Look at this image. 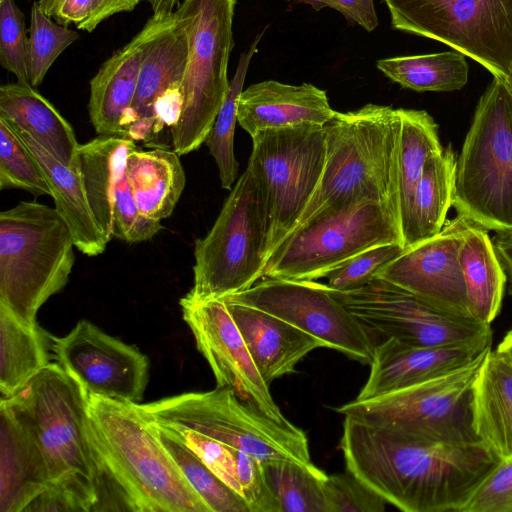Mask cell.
Returning a JSON list of instances; mask_svg holds the SVG:
<instances>
[{"instance_id": "obj_47", "label": "cell", "mask_w": 512, "mask_h": 512, "mask_svg": "<svg viewBox=\"0 0 512 512\" xmlns=\"http://www.w3.org/2000/svg\"><path fill=\"white\" fill-rule=\"evenodd\" d=\"M291 4L309 5L313 10L331 8L338 11L349 25L360 26L367 32L379 25L374 0H287Z\"/></svg>"}, {"instance_id": "obj_49", "label": "cell", "mask_w": 512, "mask_h": 512, "mask_svg": "<svg viewBox=\"0 0 512 512\" xmlns=\"http://www.w3.org/2000/svg\"><path fill=\"white\" fill-rule=\"evenodd\" d=\"M143 1L145 0H93L91 17L81 30L91 33L106 19L118 13L130 12Z\"/></svg>"}, {"instance_id": "obj_32", "label": "cell", "mask_w": 512, "mask_h": 512, "mask_svg": "<svg viewBox=\"0 0 512 512\" xmlns=\"http://www.w3.org/2000/svg\"><path fill=\"white\" fill-rule=\"evenodd\" d=\"M398 110L400 128L397 151V204L403 234L425 164L444 148L440 143L437 124L430 114L424 110Z\"/></svg>"}, {"instance_id": "obj_52", "label": "cell", "mask_w": 512, "mask_h": 512, "mask_svg": "<svg viewBox=\"0 0 512 512\" xmlns=\"http://www.w3.org/2000/svg\"><path fill=\"white\" fill-rule=\"evenodd\" d=\"M495 351L512 364V328L506 333Z\"/></svg>"}, {"instance_id": "obj_50", "label": "cell", "mask_w": 512, "mask_h": 512, "mask_svg": "<svg viewBox=\"0 0 512 512\" xmlns=\"http://www.w3.org/2000/svg\"><path fill=\"white\" fill-rule=\"evenodd\" d=\"M492 243L505 274L512 284V235L496 232Z\"/></svg>"}, {"instance_id": "obj_46", "label": "cell", "mask_w": 512, "mask_h": 512, "mask_svg": "<svg viewBox=\"0 0 512 512\" xmlns=\"http://www.w3.org/2000/svg\"><path fill=\"white\" fill-rule=\"evenodd\" d=\"M237 464L241 495L250 512H281L268 483L263 462L238 450Z\"/></svg>"}, {"instance_id": "obj_24", "label": "cell", "mask_w": 512, "mask_h": 512, "mask_svg": "<svg viewBox=\"0 0 512 512\" xmlns=\"http://www.w3.org/2000/svg\"><path fill=\"white\" fill-rule=\"evenodd\" d=\"M50 484L37 444L0 403V512H24Z\"/></svg>"}, {"instance_id": "obj_15", "label": "cell", "mask_w": 512, "mask_h": 512, "mask_svg": "<svg viewBox=\"0 0 512 512\" xmlns=\"http://www.w3.org/2000/svg\"><path fill=\"white\" fill-rule=\"evenodd\" d=\"M225 300L270 313L362 364H370L376 344L370 332L330 292L311 280L268 278Z\"/></svg>"}, {"instance_id": "obj_42", "label": "cell", "mask_w": 512, "mask_h": 512, "mask_svg": "<svg viewBox=\"0 0 512 512\" xmlns=\"http://www.w3.org/2000/svg\"><path fill=\"white\" fill-rule=\"evenodd\" d=\"M324 493L327 512H383L387 503L348 470L328 475Z\"/></svg>"}, {"instance_id": "obj_23", "label": "cell", "mask_w": 512, "mask_h": 512, "mask_svg": "<svg viewBox=\"0 0 512 512\" xmlns=\"http://www.w3.org/2000/svg\"><path fill=\"white\" fill-rule=\"evenodd\" d=\"M250 354L265 381L295 372L296 365L311 351L324 347L307 332L260 309L225 300Z\"/></svg>"}, {"instance_id": "obj_53", "label": "cell", "mask_w": 512, "mask_h": 512, "mask_svg": "<svg viewBox=\"0 0 512 512\" xmlns=\"http://www.w3.org/2000/svg\"><path fill=\"white\" fill-rule=\"evenodd\" d=\"M506 86L508 87V89L510 90V92L512 93V71L510 73V75L508 76L507 79L504 80Z\"/></svg>"}, {"instance_id": "obj_33", "label": "cell", "mask_w": 512, "mask_h": 512, "mask_svg": "<svg viewBox=\"0 0 512 512\" xmlns=\"http://www.w3.org/2000/svg\"><path fill=\"white\" fill-rule=\"evenodd\" d=\"M48 350L50 335L0 306V400L14 395L50 364Z\"/></svg>"}, {"instance_id": "obj_25", "label": "cell", "mask_w": 512, "mask_h": 512, "mask_svg": "<svg viewBox=\"0 0 512 512\" xmlns=\"http://www.w3.org/2000/svg\"><path fill=\"white\" fill-rule=\"evenodd\" d=\"M0 117L25 131L57 160L80 173L79 147L72 125L30 84L0 87Z\"/></svg>"}, {"instance_id": "obj_39", "label": "cell", "mask_w": 512, "mask_h": 512, "mask_svg": "<svg viewBox=\"0 0 512 512\" xmlns=\"http://www.w3.org/2000/svg\"><path fill=\"white\" fill-rule=\"evenodd\" d=\"M0 189L51 196L46 177L14 128L0 117Z\"/></svg>"}, {"instance_id": "obj_34", "label": "cell", "mask_w": 512, "mask_h": 512, "mask_svg": "<svg viewBox=\"0 0 512 512\" xmlns=\"http://www.w3.org/2000/svg\"><path fill=\"white\" fill-rule=\"evenodd\" d=\"M376 67L393 82L417 92L460 90L469 72L466 56L455 50L384 58L376 61Z\"/></svg>"}, {"instance_id": "obj_26", "label": "cell", "mask_w": 512, "mask_h": 512, "mask_svg": "<svg viewBox=\"0 0 512 512\" xmlns=\"http://www.w3.org/2000/svg\"><path fill=\"white\" fill-rule=\"evenodd\" d=\"M12 127L41 167L55 209L67 224L75 247L90 257L104 253L109 241L92 212L81 174L53 157L25 131Z\"/></svg>"}, {"instance_id": "obj_19", "label": "cell", "mask_w": 512, "mask_h": 512, "mask_svg": "<svg viewBox=\"0 0 512 512\" xmlns=\"http://www.w3.org/2000/svg\"><path fill=\"white\" fill-rule=\"evenodd\" d=\"M175 21L174 12L152 15L141 30L102 63L90 81L88 113L98 135L123 138V121L135 97L148 51Z\"/></svg>"}, {"instance_id": "obj_20", "label": "cell", "mask_w": 512, "mask_h": 512, "mask_svg": "<svg viewBox=\"0 0 512 512\" xmlns=\"http://www.w3.org/2000/svg\"><path fill=\"white\" fill-rule=\"evenodd\" d=\"M491 350V344L412 346L393 338L376 344L366 383L357 400L378 397L462 369Z\"/></svg>"}, {"instance_id": "obj_17", "label": "cell", "mask_w": 512, "mask_h": 512, "mask_svg": "<svg viewBox=\"0 0 512 512\" xmlns=\"http://www.w3.org/2000/svg\"><path fill=\"white\" fill-rule=\"evenodd\" d=\"M50 350L89 395L133 404L143 399L149 359L92 322L81 320L65 336H50Z\"/></svg>"}, {"instance_id": "obj_16", "label": "cell", "mask_w": 512, "mask_h": 512, "mask_svg": "<svg viewBox=\"0 0 512 512\" xmlns=\"http://www.w3.org/2000/svg\"><path fill=\"white\" fill-rule=\"evenodd\" d=\"M183 320L197 349L215 376L247 405L278 424L293 425L274 401L265 381L222 299L198 301L185 295L179 301Z\"/></svg>"}, {"instance_id": "obj_6", "label": "cell", "mask_w": 512, "mask_h": 512, "mask_svg": "<svg viewBox=\"0 0 512 512\" xmlns=\"http://www.w3.org/2000/svg\"><path fill=\"white\" fill-rule=\"evenodd\" d=\"M453 206L487 230L512 228V93L500 78L480 97L456 160Z\"/></svg>"}, {"instance_id": "obj_14", "label": "cell", "mask_w": 512, "mask_h": 512, "mask_svg": "<svg viewBox=\"0 0 512 512\" xmlns=\"http://www.w3.org/2000/svg\"><path fill=\"white\" fill-rule=\"evenodd\" d=\"M331 294L370 332L412 346L492 343L489 324L436 305L381 278Z\"/></svg>"}, {"instance_id": "obj_7", "label": "cell", "mask_w": 512, "mask_h": 512, "mask_svg": "<svg viewBox=\"0 0 512 512\" xmlns=\"http://www.w3.org/2000/svg\"><path fill=\"white\" fill-rule=\"evenodd\" d=\"M236 4L237 0H182L174 11L188 44L181 115L170 129L179 156L205 143L228 94Z\"/></svg>"}, {"instance_id": "obj_30", "label": "cell", "mask_w": 512, "mask_h": 512, "mask_svg": "<svg viewBox=\"0 0 512 512\" xmlns=\"http://www.w3.org/2000/svg\"><path fill=\"white\" fill-rule=\"evenodd\" d=\"M459 261L469 312L490 325L500 312L507 276L487 229L470 222L459 249Z\"/></svg>"}, {"instance_id": "obj_35", "label": "cell", "mask_w": 512, "mask_h": 512, "mask_svg": "<svg viewBox=\"0 0 512 512\" xmlns=\"http://www.w3.org/2000/svg\"><path fill=\"white\" fill-rule=\"evenodd\" d=\"M149 421L155 435L211 512H250L245 500L213 473L169 427Z\"/></svg>"}, {"instance_id": "obj_1", "label": "cell", "mask_w": 512, "mask_h": 512, "mask_svg": "<svg viewBox=\"0 0 512 512\" xmlns=\"http://www.w3.org/2000/svg\"><path fill=\"white\" fill-rule=\"evenodd\" d=\"M340 447L346 470L405 512H461L502 460L481 442L418 441L348 416Z\"/></svg>"}, {"instance_id": "obj_51", "label": "cell", "mask_w": 512, "mask_h": 512, "mask_svg": "<svg viewBox=\"0 0 512 512\" xmlns=\"http://www.w3.org/2000/svg\"><path fill=\"white\" fill-rule=\"evenodd\" d=\"M151 7L153 15H168L175 11L181 0H145Z\"/></svg>"}, {"instance_id": "obj_54", "label": "cell", "mask_w": 512, "mask_h": 512, "mask_svg": "<svg viewBox=\"0 0 512 512\" xmlns=\"http://www.w3.org/2000/svg\"><path fill=\"white\" fill-rule=\"evenodd\" d=\"M501 232H504V233H506V234L512 235V228H511V229H509V230H507V231H501Z\"/></svg>"}, {"instance_id": "obj_5", "label": "cell", "mask_w": 512, "mask_h": 512, "mask_svg": "<svg viewBox=\"0 0 512 512\" xmlns=\"http://www.w3.org/2000/svg\"><path fill=\"white\" fill-rule=\"evenodd\" d=\"M0 403L37 444L51 483L84 485L98 495L100 470L88 431L89 394L76 379L50 363Z\"/></svg>"}, {"instance_id": "obj_4", "label": "cell", "mask_w": 512, "mask_h": 512, "mask_svg": "<svg viewBox=\"0 0 512 512\" xmlns=\"http://www.w3.org/2000/svg\"><path fill=\"white\" fill-rule=\"evenodd\" d=\"M75 243L55 208L21 201L0 213V306L37 325L42 305L68 283Z\"/></svg>"}, {"instance_id": "obj_9", "label": "cell", "mask_w": 512, "mask_h": 512, "mask_svg": "<svg viewBox=\"0 0 512 512\" xmlns=\"http://www.w3.org/2000/svg\"><path fill=\"white\" fill-rule=\"evenodd\" d=\"M486 354L447 375L371 399H354L335 411L418 441L480 442L474 427V390Z\"/></svg>"}, {"instance_id": "obj_22", "label": "cell", "mask_w": 512, "mask_h": 512, "mask_svg": "<svg viewBox=\"0 0 512 512\" xmlns=\"http://www.w3.org/2000/svg\"><path fill=\"white\" fill-rule=\"evenodd\" d=\"M325 90L310 83L291 85L264 80L240 94L239 125L250 135L274 128L304 124L324 126L335 114Z\"/></svg>"}, {"instance_id": "obj_8", "label": "cell", "mask_w": 512, "mask_h": 512, "mask_svg": "<svg viewBox=\"0 0 512 512\" xmlns=\"http://www.w3.org/2000/svg\"><path fill=\"white\" fill-rule=\"evenodd\" d=\"M268 218L261 189L246 168L210 231L194 242L193 286L186 294L206 301L251 288L268 261Z\"/></svg>"}, {"instance_id": "obj_43", "label": "cell", "mask_w": 512, "mask_h": 512, "mask_svg": "<svg viewBox=\"0 0 512 512\" xmlns=\"http://www.w3.org/2000/svg\"><path fill=\"white\" fill-rule=\"evenodd\" d=\"M164 426L169 427L213 473L242 497L238 477V449L227 446L185 427Z\"/></svg>"}, {"instance_id": "obj_2", "label": "cell", "mask_w": 512, "mask_h": 512, "mask_svg": "<svg viewBox=\"0 0 512 512\" xmlns=\"http://www.w3.org/2000/svg\"><path fill=\"white\" fill-rule=\"evenodd\" d=\"M88 431L100 470L98 510L211 512L138 404L89 395Z\"/></svg>"}, {"instance_id": "obj_44", "label": "cell", "mask_w": 512, "mask_h": 512, "mask_svg": "<svg viewBox=\"0 0 512 512\" xmlns=\"http://www.w3.org/2000/svg\"><path fill=\"white\" fill-rule=\"evenodd\" d=\"M113 220V237L130 244L147 241L163 228L161 221L150 219L140 212L125 174L117 186Z\"/></svg>"}, {"instance_id": "obj_28", "label": "cell", "mask_w": 512, "mask_h": 512, "mask_svg": "<svg viewBox=\"0 0 512 512\" xmlns=\"http://www.w3.org/2000/svg\"><path fill=\"white\" fill-rule=\"evenodd\" d=\"M125 176L140 212L156 221L173 213L186 184L179 155L164 147L131 152Z\"/></svg>"}, {"instance_id": "obj_18", "label": "cell", "mask_w": 512, "mask_h": 512, "mask_svg": "<svg viewBox=\"0 0 512 512\" xmlns=\"http://www.w3.org/2000/svg\"><path fill=\"white\" fill-rule=\"evenodd\" d=\"M470 222L457 215L435 236L405 249L376 278L471 316L459 261V249Z\"/></svg>"}, {"instance_id": "obj_21", "label": "cell", "mask_w": 512, "mask_h": 512, "mask_svg": "<svg viewBox=\"0 0 512 512\" xmlns=\"http://www.w3.org/2000/svg\"><path fill=\"white\" fill-rule=\"evenodd\" d=\"M187 54V37L175 17L143 60L135 97L123 121V138L162 147L156 134L155 104L170 88L182 85Z\"/></svg>"}, {"instance_id": "obj_27", "label": "cell", "mask_w": 512, "mask_h": 512, "mask_svg": "<svg viewBox=\"0 0 512 512\" xmlns=\"http://www.w3.org/2000/svg\"><path fill=\"white\" fill-rule=\"evenodd\" d=\"M474 427L496 456H512V364L496 351L486 354L476 379Z\"/></svg>"}, {"instance_id": "obj_45", "label": "cell", "mask_w": 512, "mask_h": 512, "mask_svg": "<svg viewBox=\"0 0 512 512\" xmlns=\"http://www.w3.org/2000/svg\"><path fill=\"white\" fill-rule=\"evenodd\" d=\"M461 512H512V456L499 462Z\"/></svg>"}, {"instance_id": "obj_37", "label": "cell", "mask_w": 512, "mask_h": 512, "mask_svg": "<svg viewBox=\"0 0 512 512\" xmlns=\"http://www.w3.org/2000/svg\"><path fill=\"white\" fill-rule=\"evenodd\" d=\"M263 466L281 512H327L324 483L328 475L323 470L291 460Z\"/></svg>"}, {"instance_id": "obj_13", "label": "cell", "mask_w": 512, "mask_h": 512, "mask_svg": "<svg viewBox=\"0 0 512 512\" xmlns=\"http://www.w3.org/2000/svg\"><path fill=\"white\" fill-rule=\"evenodd\" d=\"M391 27L439 41L484 66L512 71V0H383Z\"/></svg>"}, {"instance_id": "obj_36", "label": "cell", "mask_w": 512, "mask_h": 512, "mask_svg": "<svg viewBox=\"0 0 512 512\" xmlns=\"http://www.w3.org/2000/svg\"><path fill=\"white\" fill-rule=\"evenodd\" d=\"M266 28L256 36L249 48L241 53L226 99L205 140L209 153L217 165L221 187L226 190H230L235 182L239 167L234 154L238 101L243 91L249 64L258 51V45Z\"/></svg>"}, {"instance_id": "obj_29", "label": "cell", "mask_w": 512, "mask_h": 512, "mask_svg": "<svg viewBox=\"0 0 512 512\" xmlns=\"http://www.w3.org/2000/svg\"><path fill=\"white\" fill-rule=\"evenodd\" d=\"M140 149L136 142L117 136L98 135L80 144L79 167L92 212L110 241L117 186L125 174L128 155Z\"/></svg>"}, {"instance_id": "obj_3", "label": "cell", "mask_w": 512, "mask_h": 512, "mask_svg": "<svg viewBox=\"0 0 512 512\" xmlns=\"http://www.w3.org/2000/svg\"><path fill=\"white\" fill-rule=\"evenodd\" d=\"M399 128V110L391 106L368 103L356 110L336 111L324 125L326 156L321 179L293 230L364 201L387 204L399 221Z\"/></svg>"}, {"instance_id": "obj_11", "label": "cell", "mask_w": 512, "mask_h": 512, "mask_svg": "<svg viewBox=\"0 0 512 512\" xmlns=\"http://www.w3.org/2000/svg\"><path fill=\"white\" fill-rule=\"evenodd\" d=\"M247 168L255 177L268 218V259L296 227L322 176L324 126L304 124L255 133Z\"/></svg>"}, {"instance_id": "obj_12", "label": "cell", "mask_w": 512, "mask_h": 512, "mask_svg": "<svg viewBox=\"0 0 512 512\" xmlns=\"http://www.w3.org/2000/svg\"><path fill=\"white\" fill-rule=\"evenodd\" d=\"M387 243L403 245L395 212L385 203L364 201L293 230L270 255L264 277L315 281L358 253Z\"/></svg>"}, {"instance_id": "obj_38", "label": "cell", "mask_w": 512, "mask_h": 512, "mask_svg": "<svg viewBox=\"0 0 512 512\" xmlns=\"http://www.w3.org/2000/svg\"><path fill=\"white\" fill-rule=\"evenodd\" d=\"M78 32L53 21L35 1L28 28V71L31 86H39L59 55L79 39Z\"/></svg>"}, {"instance_id": "obj_31", "label": "cell", "mask_w": 512, "mask_h": 512, "mask_svg": "<svg viewBox=\"0 0 512 512\" xmlns=\"http://www.w3.org/2000/svg\"><path fill=\"white\" fill-rule=\"evenodd\" d=\"M455 170L456 158L451 146L426 162L402 234L405 249L435 236L443 229L447 213L453 205Z\"/></svg>"}, {"instance_id": "obj_48", "label": "cell", "mask_w": 512, "mask_h": 512, "mask_svg": "<svg viewBox=\"0 0 512 512\" xmlns=\"http://www.w3.org/2000/svg\"><path fill=\"white\" fill-rule=\"evenodd\" d=\"M42 11L60 25L73 24L78 30L91 17L93 0H38Z\"/></svg>"}, {"instance_id": "obj_40", "label": "cell", "mask_w": 512, "mask_h": 512, "mask_svg": "<svg viewBox=\"0 0 512 512\" xmlns=\"http://www.w3.org/2000/svg\"><path fill=\"white\" fill-rule=\"evenodd\" d=\"M405 248L400 243L381 244L366 249L327 273V287L335 291L359 289L375 279Z\"/></svg>"}, {"instance_id": "obj_10", "label": "cell", "mask_w": 512, "mask_h": 512, "mask_svg": "<svg viewBox=\"0 0 512 512\" xmlns=\"http://www.w3.org/2000/svg\"><path fill=\"white\" fill-rule=\"evenodd\" d=\"M138 405L155 423L185 427L263 463L291 460L313 464L307 436L300 428L267 418L227 387L217 386L206 392L183 393Z\"/></svg>"}, {"instance_id": "obj_41", "label": "cell", "mask_w": 512, "mask_h": 512, "mask_svg": "<svg viewBox=\"0 0 512 512\" xmlns=\"http://www.w3.org/2000/svg\"><path fill=\"white\" fill-rule=\"evenodd\" d=\"M0 63L17 82L30 84L28 30L15 0H0Z\"/></svg>"}]
</instances>
